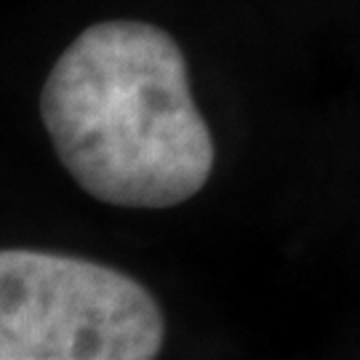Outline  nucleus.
<instances>
[{
  "label": "nucleus",
  "instance_id": "obj_2",
  "mask_svg": "<svg viewBox=\"0 0 360 360\" xmlns=\"http://www.w3.org/2000/svg\"><path fill=\"white\" fill-rule=\"evenodd\" d=\"M166 318L144 283L89 259L0 248V360H153Z\"/></svg>",
  "mask_w": 360,
  "mask_h": 360
},
{
  "label": "nucleus",
  "instance_id": "obj_1",
  "mask_svg": "<svg viewBox=\"0 0 360 360\" xmlns=\"http://www.w3.org/2000/svg\"><path fill=\"white\" fill-rule=\"evenodd\" d=\"M59 163L96 200L171 208L206 187L217 147L171 32L112 19L83 30L40 91Z\"/></svg>",
  "mask_w": 360,
  "mask_h": 360
}]
</instances>
